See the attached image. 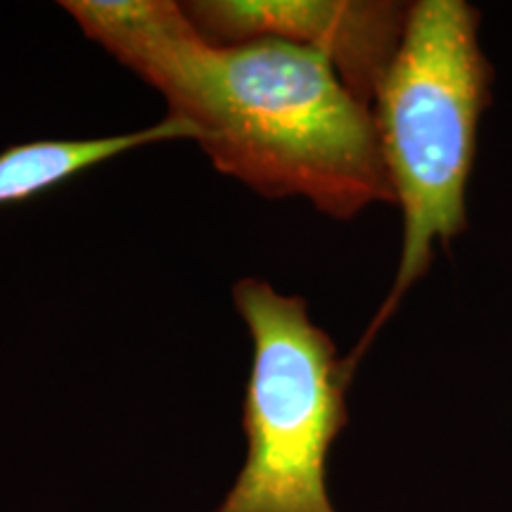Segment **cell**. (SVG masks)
I'll return each mask as SVG.
<instances>
[{
	"label": "cell",
	"mask_w": 512,
	"mask_h": 512,
	"mask_svg": "<svg viewBox=\"0 0 512 512\" xmlns=\"http://www.w3.org/2000/svg\"><path fill=\"white\" fill-rule=\"evenodd\" d=\"M166 105L216 171L266 200L304 197L339 221L396 204L373 110L316 50L271 38L209 46Z\"/></svg>",
	"instance_id": "6da1fadb"
},
{
	"label": "cell",
	"mask_w": 512,
	"mask_h": 512,
	"mask_svg": "<svg viewBox=\"0 0 512 512\" xmlns=\"http://www.w3.org/2000/svg\"><path fill=\"white\" fill-rule=\"evenodd\" d=\"M491 64L479 46V12L463 0L408 5L406 29L377 88L373 119L403 245L387 299L347 358L356 361L401 299L427 273L434 247H448L467 226V181L477 155L479 119L491 102Z\"/></svg>",
	"instance_id": "7a4b0ae2"
},
{
	"label": "cell",
	"mask_w": 512,
	"mask_h": 512,
	"mask_svg": "<svg viewBox=\"0 0 512 512\" xmlns=\"http://www.w3.org/2000/svg\"><path fill=\"white\" fill-rule=\"evenodd\" d=\"M233 302L254 344L242 411L249 451L211 512H337L325 463L347 425V358L311 323L302 297L242 278Z\"/></svg>",
	"instance_id": "3957f363"
},
{
	"label": "cell",
	"mask_w": 512,
	"mask_h": 512,
	"mask_svg": "<svg viewBox=\"0 0 512 512\" xmlns=\"http://www.w3.org/2000/svg\"><path fill=\"white\" fill-rule=\"evenodd\" d=\"M183 8L219 48L271 38L316 50L366 105H373L408 17V5L387 0H195Z\"/></svg>",
	"instance_id": "277c9868"
},
{
	"label": "cell",
	"mask_w": 512,
	"mask_h": 512,
	"mask_svg": "<svg viewBox=\"0 0 512 512\" xmlns=\"http://www.w3.org/2000/svg\"><path fill=\"white\" fill-rule=\"evenodd\" d=\"M62 8L114 60L162 95L192 57L209 46L183 3L171 0H69Z\"/></svg>",
	"instance_id": "5b68a950"
},
{
	"label": "cell",
	"mask_w": 512,
	"mask_h": 512,
	"mask_svg": "<svg viewBox=\"0 0 512 512\" xmlns=\"http://www.w3.org/2000/svg\"><path fill=\"white\" fill-rule=\"evenodd\" d=\"M166 140H197V131L183 121L166 117L159 124L121 136L34 140V143L8 147L0 155V204L24 202L107 159Z\"/></svg>",
	"instance_id": "8992f818"
}]
</instances>
